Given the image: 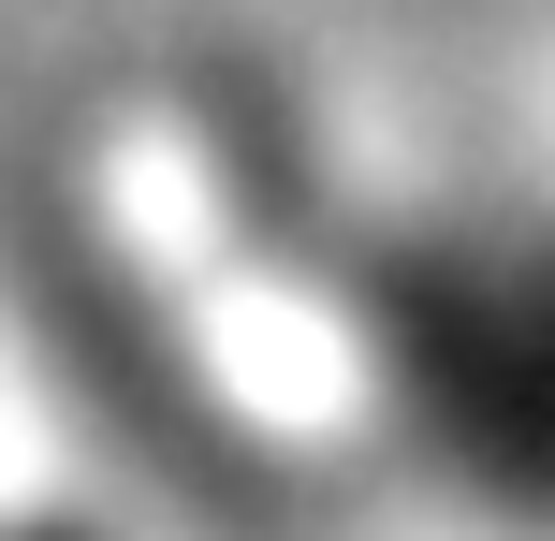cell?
<instances>
[{
	"label": "cell",
	"instance_id": "obj_2",
	"mask_svg": "<svg viewBox=\"0 0 555 541\" xmlns=\"http://www.w3.org/2000/svg\"><path fill=\"white\" fill-rule=\"evenodd\" d=\"M0 541H88V527L74 513H29V527H0Z\"/></svg>",
	"mask_w": 555,
	"mask_h": 541
},
{
	"label": "cell",
	"instance_id": "obj_1",
	"mask_svg": "<svg viewBox=\"0 0 555 541\" xmlns=\"http://www.w3.org/2000/svg\"><path fill=\"white\" fill-rule=\"evenodd\" d=\"M380 351L498 498L555 513V279L498 249H380Z\"/></svg>",
	"mask_w": 555,
	"mask_h": 541
},
{
	"label": "cell",
	"instance_id": "obj_3",
	"mask_svg": "<svg viewBox=\"0 0 555 541\" xmlns=\"http://www.w3.org/2000/svg\"><path fill=\"white\" fill-rule=\"evenodd\" d=\"M541 279H555V263H541Z\"/></svg>",
	"mask_w": 555,
	"mask_h": 541
}]
</instances>
